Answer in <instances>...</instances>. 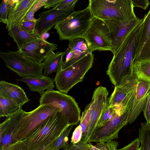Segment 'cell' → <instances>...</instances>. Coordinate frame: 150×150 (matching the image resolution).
<instances>
[{
	"mask_svg": "<svg viewBox=\"0 0 150 150\" xmlns=\"http://www.w3.org/2000/svg\"><path fill=\"white\" fill-rule=\"evenodd\" d=\"M143 24L142 21L131 31L113 55L106 71L112 83L119 85L125 77L132 74V65Z\"/></svg>",
	"mask_w": 150,
	"mask_h": 150,
	"instance_id": "obj_1",
	"label": "cell"
},
{
	"mask_svg": "<svg viewBox=\"0 0 150 150\" xmlns=\"http://www.w3.org/2000/svg\"><path fill=\"white\" fill-rule=\"evenodd\" d=\"M70 126L62 112L59 111L22 140L26 150H35L59 137Z\"/></svg>",
	"mask_w": 150,
	"mask_h": 150,
	"instance_id": "obj_2",
	"label": "cell"
},
{
	"mask_svg": "<svg viewBox=\"0 0 150 150\" xmlns=\"http://www.w3.org/2000/svg\"><path fill=\"white\" fill-rule=\"evenodd\" d=\"M93 17L103 20L128 21L137 18L131 0H90Z\"/></svg>",
	"mask_w": 150,
	"mask_h": 150,
	"instance_id": "obj_3",
	"label": "cell"
},
{
	"mask_svg": "<svg viewBox=\"0 0 150 150\" xmlns=\"http://www.w3.org/2000/svg\"><path fill=\"white\" fill-rule=\"evenodd\" d=\"M133 102L114 106L115 109L111 118L103 126L95 129L88 143L107 142L118 138L119 131L129 123Z\"/></svg>",
	"mask_w": 150,
	"mask_h": 150,
	"instance_id": "obj_4",
	"label": "cell"
},
{
	"mask_svg": "<svg viewBox=\"0 0 150 150\" xmlns=\"http://www.w3.org/2000/svg\"><path fill=\"white\" fill-rule=\"evenodd\" d=\"M93 16L88 6L85 9L75 11L54 25V28L61 40L84 38Z\"/></svg>",
	"mask_w": 150,
	"mask_h": 150,
	"instance_id": "obj_5",
	"label": "cell"
},
{
	"mask_svg": "<svg viewBox=\"0 0 150 150\" xmlns=\"http://www.w3.org/2000/svg\"><path fill=\"white\" fill-rule=\"evenodd\" d=\"M94 55L90 52L68 67L56 74L54 79L57 89L67 94L77 83L83 81L84 76L92 67Z\"/></svg>",
	"mask_w": 150,
	"mask_h": 150,
	"instance_id": "obj_6",
	"label": "cell"
},
{
	"mask_svg": "<svg viewBox=\"0 0 150 150\" xmlns=\"http://www.w3.org/2000/svg\"><path fill=\"white\" fill-rule=\"evenodd\" d=\"M40 104L57 107L62 112L69 125H77L81 119V110L72 96L59 91L47 90L40 99Z\"/></svg>",
	"mask_w": 150,
	"mask_h": 150,
	"instance_id": "obj_7",
	"label": "cell"
},
{
	"mask_svg": "<svg viewBox=\"0 0 150 150\" xmlns=\"http://www.w3.org/2000/svg\"><path fill=\"white\" fill-rule=\"evenodd\" d=\"M0 57L6 66L23 77L43 78V63L35 62L22 51L1 52Z\"/></svg>",
	"mask_w": 150,
	"mask_h": 150,
	"instance_id": "obj_8",
	"label": "cell"
},
{
	"mask_svg": "<svg viewBox=\"0 0 150 150\" xmlns=\"http://www.w3.org/2000/svg\"><path fill=\"white\" fill-rule=\"evenodd\" d=\"M60 111L57 107L45 104H40L30 112L24 111L19 127L14 136L15 142L23 139L50 117Z\"/></svg>",
	"mask_w": 150,
	"mask_h": 150,
	"instance_id": "obj_9",
	"label": "cell"
},
{
	"mask_svg": "<svg viewBox=\"0 0 150 150\" xmlns=\"http://www.w3.org/2000/svg\"><path fill=\"white\" fill-rule=\"evenodd\" d=\"M84 38L90 52L98 50L112 52L109 29L102 20L93 17Z\"/></svg>",
	"mask_w": 150,
	"mask_h": 150,
	"instance_id": "obj_10",
	"label": "cell"
},
{
	"mask_svg": "<svg viewBox=\"0 0 150 150\" xmlns=\"http://www.w3.org/2000/svg\"><path fill=\"white\" fill-rule=\"evenodd\" d=\"M143 20L138 18L128 21L103 20L108 26L114 55L133 29Z\"/></svg>",
	"mask_w": 150,
	"mask_h": 150,
	"instance_id": "obj_11",
	"label": "cell"
},
{
	"mask_svg": "<svg viewBox=\"0 0 150 150\" xmlns=\"http://www.w3.org/2000/svg\"><path fill=\"white\" fill-rule=\"evenodd\" d=\"M108 92L107 88L100 86L93 91L91 101L93 106L90 122L85 142L88 143L95 130L97 122L107 104Z\"/></svg>",
	"mask_w": 150,
	"mask_h": 150,
	"instance_id": "obj_12",
	"label": "cell"
},
{
	"mask_svg": "<svg viewBox=\"0 0 150 150\" xmlns=\"http://www.w3.org/2000/svg\"><path fill=\"white\" fill-rule=\"evenodd\" d=\"M57 45L51 43L45 39L38 38L24 45L21 51L34 61L39 63L49 56L55 54Z\"/></svg>",
	"mask_w": 150,
	"mask_h": 150,
	"instance_id": "obj_13",
	"label": "cell"
},
{
	"mask_svg": "<svg viewBox=\"0 0 150 150\" xmlns=\"http://www.w3.org/2000/svg\"><path fill=\"white\" fill-rule=\"evenodd\" d=\"M74 11V9L62 11L53 8L41 13L39 15V18L36 21L35 34L41 38L54 25L64 19Z\"/></svg>",
	"mask_w": 150,
	"mask_h": 150,
	"instance_id": "obj_14",
	"label": "cell"
},
{
	"mask_svg": "<svg viewBox=\"0 0 150 150\" xmlns=\"http://www.w3.org/2000/svg\"><path fill=\"white\" fill-rule=\"evenodd\" d=\"M69 40L68 47L63 53V56H66L65 61L63 62L62 70L70 66L90 52L84 38L79 37Z\"/></svg>",
	"mask_w": 150,
	"mask_h": 150,
	"instance_id": "obj_15",
	"label": "cell"
},
{
	"mask_svg": "<svg viewBox=\"0 0 150 150\" xmlns=\"http://www.w3.org/2000/svg\"><path fill=\"white\" fill-rule=\"evenodd\" d=\"M150 93V84L143 81L138 80L129 116V124L134 122L143 111Z\"/></svg>",
	"mask_w": 150,
	"mask_h": 150,
	"instance_id": "obj_16",
	"label": "cell"
},
{
	"mask_svg": "<svg viewBox=\"0 0 150 150\" xmlns=\"http://www.w3.org/2000/svg\"><path fill=\"white\" fill-rule=\"evenodd\" d=\"M37 0H17L10 11L6 24L8 29L14 26L21 28L22 23L29 11Z\"/></svg>",
	"mask_w": 150,
	"mask_h": 150,
	"instance_id": "obj_17",
	"label": "cell"
},
{
	"mask_svg": "<svg viewBox=\"0 0 150 150\" xmlns=\"http://www.w3.org/2000/svg\"><path fill=\"white\" fill-rule=\"evenodd\" d=\"M138 80L133 74L126 76L120 84L115 86L107 103L110 107L118 105L137 85Z\"/></svg>",
	"mask_w": 150,
	"mask_h": 150,
	"instance_id": "obj_18",
	"label": "cell"
},
{
	"mask_svg": "<svg viewBox=\"0 0 150 150\" xmlns=\"http://www.w3.org/2000/svg\"><path fill=\"white\" fill-rule=\"evenodd\" d=\"M0 94L21 107L29 100L20 86L4 81L0 82Z\"/></svg>",
	"mask_w": 150,
	"mask_h": 150,
	"instance_id": "obj_19",
	"label": "cell"
},
{
	"mask_svg": "<svg viewBox=\"0 0 150 150\" xmlns=\"http://www.w3.org/2000/svg\"><path fill=\"white\" fill-rule=\"evenodd\" d=\"M23 111L21 108L6 119L7 125L3 137L0 142V150H3L9 145L15 142L14 136L19 127Z\"/></svg>",
	"mask_w": 150,
	"mask_h": 150,
	"instance_id": "obj_20",
	"label": "cell"
},
{
	"mask_svg": "<svg viewBox=\"0 0 150 150\" xmlns=\"http://www.w3.org/2000/svg\"><path fill=\"white\" fill-rule=\"evenodd\" d=\"M25 83L29 87L30 90L38 92L41 96L45 93V90H53L55 87L54 79L49 77L43 78L35 77H22L17 80Z\"/></svg>",
	"mask_w": 150,
	"mask_h": 150,
	"instance_id": "obj_21",
	"label": "cell"
},
{
	"mask_svg": "<svg viewBox=\"0 0 150 150\" xmlns=\"http://www.w3.org/2000/svg\"><path fill=\"white\" fill-rule=\"evenodd\" d=\"M150 41V9L143 19L142 27L136 46L134 61L139 59Z\"/></svg>",
	"mask_w": 150,
	"mask_h": 150,
	"instance_id": "obj_22",
	"label": "cell"
},
{
	"mask_svg": "<svg viewBox=\"0 0 150 150\" xmlns=\"http://www.w3.org/2000/svg\"><path fill=\"white\" fill-rule=\"evenodd\" d=\"M7 30L8 35L16 43L18 50L20 51L25 44L39 38L35 33L25 31L17 26H14Z\"/></svg>",
	"mask_w": 150,
	"mask_h": 150,
	"instance_id": "obj_23",
	"label": "cell"
},
{
	"mask_svg": "<svg viewBox=\"0 0 150 150\" xmlns=\"http://www.w3.org/2000/svg\"><path fill=\"white\" fill-rule=\"evenodd\" d=\"M64 52H58L48 57L43 62L44 76L49 77L53 72L56 74L62 70Z\"/></svg>",
	"mask_w": 150,
	"mask_h": 150,
	"instance_id": "obj_24",
	"label": "cell"
},
{
	"mask_svg": "<svg viewBox=\"0 0 150 150\" xmlns=\"http://www.w3.org/2000/svg\"><path fill=\"white\" fill-rule=\"evenodd\" d=\"M132 74L138 80L150 84V59L134 61L132 65Z\"/></svg>",
	"mask_w": 150,
	"mask_h": 150,
	"instance_id": "obj_25",
	"label": "cell"
},
{
	"mask_svg": "<svg viewBox=\"0 0 150 150\" xmlns=\"http://www.w3.org/2000/svg\"><path fill=\"white\" fill-rule=\"evenodd\" d=\"M22 108L7 98L0 94V117H8Z\"/></svg>",
	"mask_w": 150,
	"mask_h": 150,
	"instance_id": "obj_26",
	"label": "cell"
},
{
	"mask_svg": "<svg viewBox=\"0 0 150 150\" xmlns=\"http://www.w3.org/2000/svg\"><path fill=\"white\" fill-rule=\"evenodd\" d=\"M139 131L138 138L142 150H150V124L141 123Z\"/></svg>",
	"mask_w": 150,
	"mask_h": 150,
	"instance_id": "obj_27",
	"label": "cell"
},
{
	"mask_svg": "<svg viewBox=\"0 0 150 150\" xmlns=\"http://www.w3.org/2000/svg\"><path fill=\"white\" fill-rule=\"evenodd\" d=\"M93 106L91 101L86 106L81 117L80 124L82 131L81 141L85 142Z\"/></svg>",
	"mask_w": 150,
	"mask_h": 150,
	"instance_id": "obj_28",
	"label": "cell"
},
{
	"mask_svg": "<svg viewBox=\"0 0 150 150\" xmlns=\"http://www.w3.org/2000/svg\"><path fill=\"white\" fill-rule=\"evenodd\" d=\"M16 0H3L0 4V22L6 24L10 11L14 6Z\"/></svg>",
	"mask_w": 150,
	"mask_h": 150,
	"instance_id": "obj_29",
	"label": "cell"
},
{
	"mask_svg": "<svg viewBox=\"0 0 150 150\" xmlns=\"http://www.w3.org/2000/svg\"><path fill=\"white\" fill-rule=\"evenodd\" d=\"M73 126L71 125L67 127L63 131L57 140L54 150L66 149L69 140L68 137L73 129Z\"/></svg>",
	"mask_w": 150,
	"mask_h": 150,
	"instance_id": "obj_30",
	"label": "cell"
},
{
	"mask_svg": "<svg viewBox=\"0 0 150 150\" xmlns=\"http://www.w3.org/2000/svg\"><path fill=\"white\" fill-rule=\"evenodd\" d=\"M115 109L114 107L110 106L107 103L106 107L97 122L96 129L103 126L111 118Z\"/></svg>",
	"mask_w": 150,
	"mask_h": 150,
	"instance_id": "obj_31",
	"label": "cell"
},
{
	"mask_svg": "<svg viewBox=\"0 0 150 150\" xmlns=\"http://www.w3.org/2000/svg\"><path fill=\"white\" fill-rule=\"evenodd\" d=\"M46 0H37L28 13L24 21H36V19L34 17L35 12L42 7L45 6Z\"/></svg>",
	"mask_w": 150,
	"mask_h": 150,
	"instance_id": "obj_32",
	"label": "cell"
},
{
	"mask_svg": "<svg viewBox=\"0 0 150 150\" xmlns=\"http://www.w3.org/2000/svg\"><path fill=\"white\" fill-rule=\"evenodd\" d=\"M78 0H61L54 8L59 10L69 11L74 9Z\"/></svg>",
	"mask_w": 150,
	"mask_h": 150,
	"instance_id": "obj_33",
	"label": "cell"
},
{
	"mask_svg": "<svg viewBox=\"0 0 150 150\" xmlns=\"http://www.w3.org/2000/svg\"><path fill=\"white\" fill-rule=\"evenodd\" d=\"M91 147V143H86L81 140L76 143H68L65 150H89Z\"/></svg>",
	"mask_w": 150,
	"mask_h": 150,
	"instance_id": "obj_34",
	"label": "cell"
},
{
	"mask_svg": "<svg viewBox=\"0 0 150 150\" xmlns=\"http://www.w3.org/2000/svg\"><path fill=\"white\" fill-rule=\"evenodd\" d=\"M36 25V21H23L20 28L25 31L33 33Z\"/></svg>",
	"mask_w": 150,
	"mask_h": 150,
	"instance_id": "obj_35",
	"label": "cell"
},
{
	"mask_svg": "<svg viewBox=\"0 0 150 150\" xmlns=\"http://www.w3.org/2000/svg\"><path fill=\"white\" fill-rule=\"evenodd\" d=\"M82 137V131L80 125L78 126L73 132L71 138V142L74 144L81 141Z\"/></svg>",
	"mask_w": 150,
	"mask_h": 150,
	"instance_id": "obj_36",
	"label": "cell"
},
{
	"mask_svg": "<svg viewBox=\"0 0 150 150\" xmlns=\"http://www.w3.org/2000/svg\"><path fill=\"white\" fill-rule=\"evenodd\" d=\"M2 150H26L22 140L16 142Z\"/></svg>",
	"mask_w": 150,
	"mask_h": 150,
	"instance_id": "obj_37",
	"label": "cell"
},
{
	"mask_svg": "<svg viewBox=\"0 0 150 150\" xmlns=\"http://www.w3.org/2000/svg\"><path fill=\"white\" fill-rule=\"evenodd\" d=\"M140 144V140L138 138L125 146L118 150H139Z\"/></svg>",
	"mask_w": 150,
	"mask_h": 150,
	"instance_id": "obj_38",
	"label": "cell"
},
{
	"mask_svg": "<svg viewBox=\"0 0 150 150\" xmlns=\"http://www.w3.org/2000/svg\"><path fill=\"white\" fill-rule=\"evenodd\" d=\"M134 8L139 7L144 10L146 9L149 6L150 3L148 0H131Z\"/></svg>",
	"mask_w": 150,
	"mask_h": 150,
	"instance_id": "obj_39",
	"label": "cell"
},
{
	"mask_svg": "<svg viewBox=\"0 0 150 150\" xmlns=\"http://www.w3.org/2000/svg\"><path fill=\"white\" fill-rule=\"evenodd\" d=\"M144 115L146 123L150 124V93L148 97L146 105L143 110Z\"/></svg>",
	"mask_w": 150,
	"mask_h": 150,
	"instance_id": "obj_40",
	"label": "cell"
},
{
	"mask_svg": "<svg viewBox=\"0 0 150 150\" xmlns=\"http://www.w3.org/2000/svg\"><path fill=\"white\" fill-rule=\"evenodd\" d=\"M59 137L50 143L46 146L35 150H54L56 143Z\"/></svg>",
	"mask_w": 150,
	"mask_h": 150,
	"instance_id": "obj_41",
	"label": "cell"
},
{
	"mask_svg": "<svg viewBox=\"0 0 150 150\" xmlns=\"http://www.w3.org/2000/svg\"><path fill=\"white\" fill-rule=\"evenodd\" d=\"M61 0H46L44 8L49 9L50 7H55Z\"/></svg>",
	"mask_w": 150,
	"mask_h": 150,
	"instance_id": "obj_42",
	"label": "cell"
},
{
	"mask_svg": "<svg viewBox=\"0 0 150 150\" xmlns=\"http://www.w3.org/2000/svg\"><path fill=\"white\" fill-rule=\"evenodd\" d=\"M146 59H150V41L139 60Z\"/></svg>",
	"mask_w": 150,
	"mask_h": 150,
	"instance_id": "obj_43",
	"label": "cell"
},
{
	"mask_svg": "<svg viewBox=\"0 0 150 150\" xmlns=\"http://www.w3.org/2000/svg\"><path fill=\"white\" fill-rule=\"evenodd\" d=\"M106 143L107 150H118L117 148L119 145L118 142L115 140H112Z\"/></svg>",
	"mask_w": 150,
	"mask_h": 150,
	"instance_id": "obj_44",
	"label": "cell"
},
{
	"mask_svg": "<svg viewBox=\"0 0 150 150\" xmlns=\"http://www.w3.org/2000/svg\"><path fill=\"white\" fill-rule=\"evenodd\" d=\"M7 125V121L6 119L4 122L0 124V142L3 137Z\"/></svg>",
	"mask_w": 150,
	"mask_h": 150,
	"instance_id": "obj_45",
	"label": "cell"
},
{
	"mask_svg": "<svg viewBox=\"0 0 150 150\" xmlns=\"http://www.w3.org/2000/svg\"><path fill=\"white\" fill-rule=\"evenodd\" d=\"M95 146L99 150H107L106 142H97Z\"/></svg>",
	"mask_w": 150,
	"mask_h": 150,
	"instance_id": "obj_46",
	"label": "cell"
},
{
	"mask_svg": "<svg viewBox=\"0 0 150 150\" xmlns=\"http://www.w3.org/2000/svg\"><path fill=\"white\" fill-rule=\"evenodd\" d=\"M91 147L89 150H99V149L97 148L96 146L93 145L91 143Z\"/></svg>",
	"mask_w": 150,
	"mask_h": 150,
	"instance_id": "obj_47",
	"label": "cell"
},
{
	"mask_svg": "<svg viewBox=\"0 0 150 150\" xmlns=\"http://www.w3.org/2000/svg\"><path fill=\"white\" fill-rule=\"evenodd\" d=\"M139 150H142V147L140 146V147L139 148Z\"/></svg>",
	"mask_w": 150,
	"mask_h": 150,
	"instance_id": "obj_48",
	"label": "cell"
},
{
	"mask_svg": "<svg viewBox=\"0 0 150 150\" xmlns=\"http://www.w3.org/2000/svg\"></svg>",
	"mask_w": 150,
	"mask_h": 150,
	"instance_id": "obj_49",
	"label": "cell"
}]
</instances>
